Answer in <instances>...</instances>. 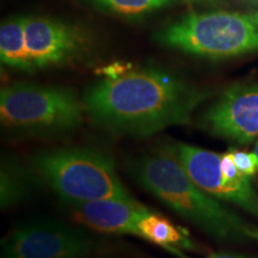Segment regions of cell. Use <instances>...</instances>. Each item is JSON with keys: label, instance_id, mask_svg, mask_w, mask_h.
I'll return each instance as SVG.
<instances>
[{"label": "cell", "instance_id": "cell-3", "mask_svg": "<svg viewBox=\"0 0 258 258\" xmlns=\"http://www.w3.org/2000/svg\"><path fill=\"white\" fill-rule=\"evenodd\" d=\"M95 48L83 25L47 16L22 15L0 25V60L12 71L35 73L88 59Z\"/></svg>", "mask_w": 258, "mask_h": 258}, {"label": "cell", "instance_id": "cell-20", "mask_svg": "<svg viewBox=\"0 0 258 258\" xmlns=\"http://www.w3.org/2000/svg\"><path fill=\"white\" fill-rule=\"evenodd\" d=\"M88 258H104V257H101V256H95V257H88Z\"/></svg>", "mask_w": 258, "mask_h": 258}, {"label": "cell", "instance_id": "cell-5", "mask_svg": "<svg viewBox=\"0 0 258 258\" xmlns=\"http://www.w3.org/2000/svg\"><path fill=\"white\" fill-rule=\"evenodd\" d=\"M85 104L72 89L34 83H12L0 91L3 127L31 135H55L83 124Z\"/></svg>", "mask_w": 258, "mask_h": 258}, {"label": "cell", "instance_id": "cell-6", "mask_svg": "<svg viewBox=\"0 0 258 258\" xmlns=\"http://www.w3.org/2000/svg\"><path fill=\"white\" fill-rule=\"evenodd\" d=\"M154 41L196 56H238L258 50V23L250 14L191 12L158 31Z\"/></svg>", "mask_w": 258, "mask_h": 258}, {"label": "cell", "instance_id": "cell-11", "mask_svg": "<svg viewBox=\"0 0 258 258\" xmlns=\"http://www.w3.org/2000/svg\"><path fill=\"white\" fill-rule=\"evenodd\" d=\"M42 180L30 167H25L17 158L4 156L0 170V203L3 209L18 205L35 191Z\"/></svg>", "mask_w": 258, "mask_h": 258}, {"label": "cell", "instance_id": "cell-16", "mask_svg": "<svg viewBox=\"0 0 258 258\" xmlns=\"http://www.w3.org/2000/svg\"><path fill=\"white\" fill-rule=\"evenodd\" d=\"M178 2L190 3V4H219V3H224L226 0H178ZM239 2L258 6V0H239Z\"/></svg>", "mask_w": 258, "mask_h": 258}, {"label": "cell", "instance_id": "cell-1", "mask_svg": "<svg viewBox=\"0 0 258 258\" xmlns=\"http://www.w3.org/2000/svg\"><path fill=\"white\" fill-rule=\"evenodd\" d=\"M207 92L164 70H131L93 84L83 97L86 115L112 134L151 137L189 123Z\"/></svg>", "mask_w": 258, "mask_h": 258}, {"label": "cell", "instance_id": "cell-9", "mask_svg": "<svg viewBox=\"0 0 258 258\" xmlns=\"http://www.w3.org/2000/svg\"><path fill=\"white\" fill-rule=\"evenodd\" d=\"M213 134L239 144L258 137V83L231 86L203 115Z\"/></svg>", "mask_w": 258, "mask_h": 258}, {"label": "cell", "instance_id": "cell-10", "mask_svg": "<svg viewBox=\"0 0 258 258\" xmlns=\"http://www.w3.org/2000/svg\"><path fill=\"white\" fill-rule=\"evenodd\" d=\"M69 207L76 220L93 231L137 237H140L139 222L150 212L135 200H98L70 203Z\"/></svg>", "mask_w": 258, "mask_h": 258}, {"label": "cell", "instance_id": "cell-13", "mask_svg": "<svg viewBox=\"0 0 258 258\" xmlns=\"http://www.w3.org/2000/svg\"><path fill=\"white\" fill-rule=\"evenodd\" d=\"M104 14L122 18H140L176 5L178 0H85Z\"/></svg>", "mask_w": 258, "mask_h": 258}, {"label": "cell", "instance_id": "cell-18", "mask_svg": "<svg viewBox=\"0 0 258 258\" xmlns=\"http://www.w3.org/2000/svg\"><path fill=\"white\" fill-rule=\"evenodd\" d=\"M251 17H252V19L254 22H257L258 23V11L257 12H253V14H250Z\"/></svg>", "mask_w": 258, "mask_h": 258}, {"label": "cell", "instance_id": "cell-15", "mask_svg": "<svg viewBox=\"0 0 258 258\" xmlns=\"http://www.w3.org/2000/svg\"><path fill=\"white\" fill-rule=\"evenodd\" d=\"M221 171L222 173L230 179H240L246 175L241 173L237 165H235L232 153H225L221 156Z\"/></svg>", "mask_w": 258, "mask_h": 258}, {"label": "cell", "instance_id": "cell-14", "mask_svg": "<svg viewBox=\"0 0 258 258\" xmlns=\"http://www.w3.org/2000/svg\"><path fill=\"white\" fill-rule=\"evenodd\" d=\"M233 157V160L238 169L241 173L246 175L247 177H252L256 175L258 171V158L256 154L247 153L244 151L232 150L230 151Z\"/></svg>", "mask_w": 258, "mask_h": 258}, {"label": "cell", "instance_id": "cell-8", "mask_svg": "<svg viewBox=\"0 0 258 258\" xmlns=\"http://www.w3.org/2000/svg\"><path fill=\"white\" fill-rule=\"evenodd\" d=\"M177 157L194 182L214 198L227 200L258 217V195L250 184L249 177L227 178L221 171V156L212 151L177 144Z\"/></svg>", "mask_w": 258, "mask_h": 258}, {"label": "cell", "instance_id": "cell-2", "mask_svg": "<svg viewBox=\"0 0 258 258\" xmlns=\"http://www.w3.org/2000/svg\"><path fill=\"white\" fill-rule=\"evenodd\" d=\"M128 167L139 184L212 237L239 239L254 234L239 217L190 178L175 146L154 148L132 160Z\"/></svg>", "mask_w": 258, "mask_h": 258}, {"label": "cell", "instance_id": "cell-19", "mask_svg": "<svg viewBox=\"0 0 258 258\" xmlns=\"http://www.w3.org/2000/svg\"><path fill=\"white\" fill-rule=\"evenodd\" d=\"M254 154H256V156H257V158H258V141H257L256 148H254Z\"/></svg>", "mask_w": 258, "mask_h": 258}, {"label": "cell", "instance_id": "cell-17", "mask_svg": "<svg viewBox=\"0 0 258 258\" xmlns=\"http://www.w3.org/2000/svg\"><path fill=\"white\" fill-rule=\"evenodd\" d=\"M177 256H179L180 258H189V257H185L184 254H182L180 252H178ZM207 258H245V257L237 256V254H212V256H209Z\"/></svg>", "mask_w": 258, "mask_h": 258}, {"label": "cell", "instance_id": "cell-12", "mask_svg": "<svg viewBox=\"0 0 258 258\" xmlns=\"http://www.w3.org/2000/svg\"><path fill=\"white\" fill-rule=\"evenodd\" d=\"M139 231L141 238L160 245L175 253L178 252L177 247L192 251L198 250L184 230L177 227L166 218L152 211L145 214L139 222Z\"/></svg>", "mask_w": 258, "mask_h": 258}, {"label": "cell", "instance_id": "cell-7", "mask_svg": "<svg viewBox=\"0 0 258 258\" xmlns=\"http://www.w3.org/2000/svg\"><path fill=\"white\" fill-rule=\"evenodd\" d=\"M105 241L84 228L54 220L34 221L10 232L2 258H88L101 256Z\"/></svg>", "mask_w": 258, "mask_h": 258}, {"label": "cell", "instance_id": "cell-4", "mask_svg": "<svg viewBox=\"0 0 258 258\" xmlns=\"http://www.w3.org/2000/svg\"><path fill=\"white\" fill-rule=\"evenodd\" d=\"M30 166L66 205L134 200L117 175L114 158L98 148L42 151L31 157Z\"/></svg>", "mask_w": 258, "mask_h": 258}]
</instances>
